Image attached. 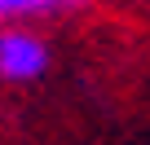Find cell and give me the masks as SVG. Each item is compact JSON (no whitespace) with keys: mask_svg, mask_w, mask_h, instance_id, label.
I'll return each instance as SVG.
<instances>
[{"mask_svg":"<svg viewBox=\"0 0 150 145\" xmlns=\"http://www.w3.org/2000/svg\"><path fill=\"white\" fill-rule=\"evenodd\" d=\"M49 9H57V0H0V22L5 27H22L27 18H40Z\"/></svg>","mask_w":150,"mask_h":145,"instance_id":"obj_2","label":"cell"},{"mask_svg":"<svg viewBox=\"0 0 150 145\" xmlns=\"http://www.w3.org/2000/svg\"><path fill=\"white\" fill-rule=\"evenodd\" d=\"M80 5H88V0H57V9H80Z\"/></svg>","mask_w":150,"mask_h":145,"instance_id":"obj_3","label":"cell"},{"mask_svg":"<svg viewBox=\"0 0 150 145\" xmlns=\"http://www.w3.org/2000/svg\"><path fill=\"white\" fill-rule=\"evenodd\" d=\"M49 70V40L31 27H5L0 31V79L31 84Z\"/></svg>","mask_w":150,"mask_h":145,"instance_id":"obj_1","label":"cell"}]
</instances>
